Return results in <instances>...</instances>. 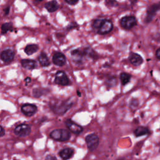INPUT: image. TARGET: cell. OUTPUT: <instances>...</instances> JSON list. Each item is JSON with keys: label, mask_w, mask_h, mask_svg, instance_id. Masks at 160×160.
Here are the masks:
<instances>
[{"label": "cell", "mask_w": 160, "mask_h": 160, "mask_svg": "<svg viewBox=\"0 0 160 160\" xmlns=\"http://www.w3.org/2000/svg\"><path fill=\"white\" fill-rule=\"evenodd\" d=\"M94 30L99 34H105L111 32L113 28L112 22L106 19H97L92 24Z\"/></svg>", "instance_id": "cell-1"}, {"label": "cell", "mask_w": 160, "mask_h": 160, "mask_svg": "<svg viewBox=\"0 0 160 160\" xmlns=\"http://www.w3.org/2000/svg\"><path fill=\"white\" fill-rule=\"evenodd\" d=\"M71 56L73 61L76 63H80L82 62L84 53L83 51L79 49H74L71 51Z\"/></svg>", "instance_id": "cell-15"}, {"label": "cell", "mask_w": 160, "mask_h": 160, "mask_svg": "<svg viewBox=\"0 0 160 160\" xmlns=\"http://www.w3.org/2000/svg\"><path fill=\"white\" fill-rule=\"evenodd\" d=\"M9 8H6V9H4V11H6V14H8V12H9Z\"/></svg>", "instance_id": "cell-31"}, {"label": "cell", "mask_w": 160, "mask_h": 160, "mask_svg": "<svg viewBox=\"0 0 160 160\" xmlns=\"http://www.w3.org/2000/svg\"><path fill=\"white\" fill-rule=\"evenodd\" d=\"M72 104L73 102L70 99L56 102L52 106V109L55 113L58 114H63L71 108Z\"/></svg>", "instance_id": "cell-3"}, {"label": "cell", "mask_w": 160, "mask_h": 160, "mask_svg": "<svg viewBox=\"0 0 160 160\" xmlns=\"http://www.w3.org/2000/svg\"><path fill=\"white\" fill-rule=\"evenodd\" d=\"M119 78H120V81H121V84L122 85H126L130 81L131 78V74H129L128 73H126V72H121L120 74Z\"/></svg>", "instance_id": "cell-22"}, {"label": "cell", "mask_w": 160, "mask_h": 160, "mask_svg": "<svg viewBox=\"0 0 160 160\" xmlns=\"http://www.w3.org/2000/svg\"><path fill=\"white\" fill-rule=\"evenodd\" d=\"M84 55L87 56L89 57L90 58L96 59L98 58V54L96 53V52L90 48H86L83 50Z\"/></svg>", "instance_id": "cell-21"}, {"label": "cell", "mask_w": 160, "mask_h": 160, "mask_svg": "<svg viewBox=\"0 0 160 160\" xmlns=\"http://www.w3.org/2000/svg\"><path fill=\"white\" fill-rule=\"evenodd\" d=\"M85 141L88 149L91 151L95 150L99 145V139L98 136L95 134H89L87 135L85 138Z\"/></svg>", "instance_id": "cell-4"}, {"label": "cell", "mask_w": 160, "mask_h": 160, "mask_svg": "<svg viewBox=\"0 0 160 160\" xmlns=\"http://www.w3.org/2000/svg\"><path fill=\"white\" fill-rule=\"evenodd\" d=\"M38 49V46L35 44H31L27 45L24 48V52L28 55H31L36 52Z\"/></svg>", "instance_id": "cell-20"}, {"label": "cell", "mask_w": 160, "mask_h": 160, "mask_svg": "<svg viewBox=\"0 0 160 160\" xmlns=\"http://www.w3.org/2000/svg\"><path fill=\"white\" fill-rule=\"evenodd\" d=\"M24 81L26 83V84H28V83H29L31 82V78H29V77H27L25 79H24Z\"/></svg>", "instance_id": "cell-30"}, {"label": "cell", "mask_w": 160, "mask_h": 160, "mask_svg": "<svg viewBox=\"0 0 160 160\" xmlns=\"http://www.w3.org/2000/svg\"><path fill=\"white\" fill-rule=\"evenodd\" d=\"M44 6H45L46 9L50 12H52L56 11L59 8L58 3L55 0H52V1H49V2H46Z\"/></svg>", "instance_id": "cell-16"}, {"label": "cell", "mask_w": 160, "mask_h": 160, "mask_svg": "<svg viewBox=\"0 0 160 160\" xmlns=\"http://www.w3.org/2000/svg\"><path fill=\"white\" fill-rule=\"evenodd\" d=\"M105 3L109 7H115L118 5L116 0H105Z\"/></svg>", "instance_id": "cell-25"}, {"label": "cell", "mask_w": 160, "mask_h": 160, "mask_svg": "<svg viewBox=\"0 0 160 160\" xmlns=\"http://www.w3.org/2000/svg\"><path fill=\"white\" fill-rule=\"evenodd\" d=\"M65 124L67 126V128L69 129V130L71 132L75 134H80L83 130V128L82 126L76 124L75 122L72 121L71 119H66L65 121Z\"/></svg>", "instance_id": "cell-9"}, {"label": "cell", "mask_w": 160, "mask_h": 160, "mask_svg": "<svg viewBox=\"0 0 160 160\" xmlns=\"http://www.w3.org/2000/svg\"><path fill=\"white\" fill-rule=\"evenodd\" d=\"M160 9V2L153 4L148 7L146 11V16L145 18V22L148 23L152 21L156 12Z\"/></svg>", "instance_id": "cell-6"}, {"label": "cell", "mask_w": 160, "mask_h": 160, "mask_svg": "<svg viewBox=\"0 0 160 160\" xmlns=\"http://www.w3.org/2000/svg\"><path fill=\"white\" fill-rule=\"evenodd\" d=\"M105 83L107 85V86H109V87H112L115 86L117 83V80L116 77H113L112 76L107 77L106 79L105 80Z\"/></svg>", "instance_id": "cell-23"}, {"label": "cell", "mask_w": 160, "mask_h": 160, "mask_svg": "<svg viewBox=\"0 0 160 160\" xmlns=\"http://www.w3.org/2000/svg\"><path fill=\"white\" fill-rule=\"evenodd\" d=\"M98 1H99V0H98Z\"/></svg>", "instance_id": "cell-33"}, {"label": "cell", "mask_w": 160, "mask_h": 160, "mask_svg": "<svg viewBox=\"0 0 160 160\" xmlns=\"http://www.w3.org/2000/svg\"><path fill=\"white\" fill-rule=\"evenodd\" d=\"M14 52L9 49H6L3 51L0 55L1 59L4 61V62H9L11 61L14 58Z\"/></svg>", "instance_id": "cell-12"}, {"label": "cell", "mask_w": 160, "mask_h": 160, "mask_svg": "<svg viewBox=\"0 0 160 160\" xmlns=\"http://www.w3.org/2000/svg\"><path fill=\"white\" fill-rule=\"evenodd\" d=\"M21 111L27 116H31L34 115L37 111V107L31 104H25L21 107Z\"/></svg>", "instance_id": "cell-10"}, {"label": "cell", "mask_w": 160, "mask_h": 160, "mask_svg": "<svg viewBox=\"0 0 160 160\" xmlns=\"http://www.w3.org/2000/svg\"><path fill=\"white\" fill-rule=\"evenodd\" d=\"M45 160H57L56 158L54 156H52V155H48L46 158H45Z\"/></svg>", "instance_id": "cell-27"}, {"label": "cell", "mask_w": 160, "mask_h": 160, "mask_svg": "<svg viewBox=\"0 0 160 160\" xmlns=\"http://www.w3.org/2000/svg\"><path fill=\"white\" fill-rule=\"evenodd\" d=\"M129 60L130 62L136 66L141 65L143 62L142 58L138 54L131 52L129 56Z\"/></svg>", "instance_id": "cell-13"}, {"label": "cell", "mask_w": 160, "mask_h": 160, "mask_svg": "<svg viewBox=\"0 0 160 160\" xmlns=\"http://www.w3.org/2000/svg\"><path fill=\"white\" fill-rule=\"evenodd\" d=\"M4 134H5L4 130L3 128L1 126H0V137L3 136Z\"/></svg>", "instance_id": "cell-28"}, {"label": "cell", "mask_w": 160, "mask_h": 160, "mask_svg": "<svg viewBox=\"0 0 160 160\" xmlns=\"http://www.w3.org/2000/svg\"><path fill=\"white\" fill-rule=\"evenodd\" d=\"M136 19L132 16H124L120 20V24L122 28L125 29H130L136 25Z\"/></svg>", "instance_id": "cell-7"}, {"label": "cell", "mask_w": 160, "mask_h": 160, "mask_svg": "<svg viewBox=\"0 0 160 160\" xmlns=\"http://www.w3.org/2000/svg\"><path fill=\"white\" fill-rule=\"evenodd\" d=\"M38 60H39L40 64L43 67L48 66L50 64V62H49L48 57L44 52H41L40 54V55L38 57Z\"/></svg>", "instance_id": "cell-19"}, {"label": "cell", "mask_w": 160, "mask_h": 160, "mask_svg": "<svg viewBox=\"0 0 160 160\" xmlns=\"http://www.w3.org/2000/svg\"><path fill=\"white\" fill-rule=\"evenodd\" d=\"M12 28V24L11 22L4 23L1 26V32L2 34H5L8 31L11 30Z\"/></svg>", "instance_id": "cell-24"}, {"label": "cell", "mask_w": 160, "mask_h": 160, "mask_svg": "<svg viewBox=\"0 0 160 160\" xmlns=\"http://www.w3.org/2000/svg\"><path fill=\"white\" fill-rule=\"evenodd\" d=\"M35 1H41L42 0H35Z\"/></svg>", "instance_id": "cell-32"}, {"label": "cell", "mask_w": 160, "mask_h": 160, "mask_svg": "<svg viewBox=\"0 0 160 160\" xmlns=\"http://www.w3.org/2000/svg\"><path fill=\"white\" fill-rule=\"evenodd\" d=\"M156 56L157 57V58L158 59L160 60V48H158L157 50H156Z\"/></svg>", "instance_id": "cell-29"}, {"label": "cell", "mask_w": 160, "mask_h": 160, "mask_svg": "<svg viewBox=\"0 0 160 160\" xmlns=\"http://www.w3.org/2000/svg\"><path fill=\"white\" fill-rule=\"evenodd\" d=\"M66 57L65 56L59 52H57L54 54L52 56L53 63L58 66H62L66 63Z\"/></svg>", "instance_id": "cell-11"}, {"label": "cell", "mask_w": 160, "mask_h": 160, "mask_svg": "<svg viewBox=\"0 0 160 160\" xmlns=\"http://www.w3.org/2000/svg\"><path fill=\"white\" fill-rule=\"evenodd\" d=\"M49 136L54 140L58 141H67L71 138V133L69 131L63 129H57L50 132Z\"/></svg>", "instance_id": "cell-2"}, {"label": "cell", "mask_w": 160, "mask_h": 160, "mask_svg": "<svg viewBox=\"0 0 160 160\" xmlns=\"http://www.w3.org/2000/svg\"><path fill=\"white\" fill-rule=\"evenodd\" d=\"M31 131V127L27 124H19L15 128L14 130V134L20 137L28 136L30 134Z\"/></svg>", "instance_id": "cell-8"}, {"label": "cell", "mask_w": 160, "mask_h": 160, "mask_svg": "<svg viewBox=\"0 0 160 160\" xmlns=\"http://www.w3.org/2000/svg\"><path fill=\"white\" fill-rule=\"evenodd\" d=\"M54 82L57 84L61 86H68L71 84V81L66 74L62 71H58L55 75Z\"/></svg>", "instance_id": "cell-5"}, {"label": "cell", "mask_w": 160, "mask_h": 160, "mask_svg": "<svg viewBox=\"0 0 160 160\" xmlns=\"http://www.w3.org/2000/svg\"><path fill=\"white\" fill-rule=\"evenodd\" d=\"M74 154V150L70 148H66L61 150L59 152L60 157L64 160H68L70 159Z\"/></svg>", "instance_id": "cell-14"}, {"label": "cell", "mask_w": 160, "mask_h": 160, "mask_svg": "<svg viewBox=\"0 0 160 160\" xmlns=\"http://www.w3.org/2000/svg\"><path fill=\"white\" fill-rule=\"evenodd\" d=\"M65 1L69 4L74 5L79 1V0H65Z\"/></svg>", "instance_id": "cell-26"}, {"label": "cell", "mask_w": 160, "mask_h": 160, "mask_svg": "<svg viewBox=\"0 0 160 160\" xmlns=\"http://www.w3.org/2000/svg\"><path fill=\"white\" fill-rule=\"evenodd\" d=\"M149 132V130L148 128L144 126H138L134 131V134L136 137H139L148 134Z\"/></svg>", "instance_id": "cell-18"}, {"label": "cell", "mask_w": 160, "mask_h": 160, "mask_svg": "<svg viewBox=\"0 0 160 160\" xmlns=\"http://www.w3.org/2000/svg\"><path fill=\"white\" fill-rule=\"evenodd\" d=\"M21 62L22 66L27 69H32L36 66V61L32 59H22L21 60Z\"/></svg>", "instance_id": "cell-17"}]
</instances>
